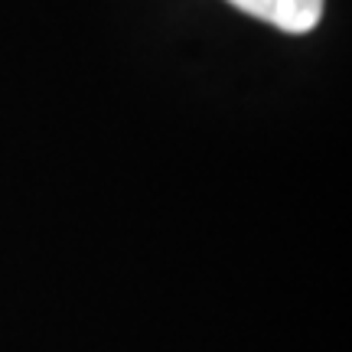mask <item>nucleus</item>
I'll use <instances>...</instances> for the list:
<instances>
[{"instance_id":"nucleus-1","label":"nucleus","mask_w":352,"mask_h":352,"mask_svg":"<svg viewBox=\"0 0 352 352\" xmlns=\"http://www.w3.org/2000/svg\"><path fill=\"white\" fill-rule=\"evenodd\" d=\"M232 7L284 33H310L323 16V0H228Z\"/></svg>"}]
</instances>
